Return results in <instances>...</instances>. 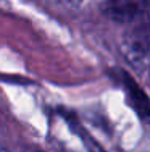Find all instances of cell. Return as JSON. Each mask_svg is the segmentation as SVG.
Returning a JSON list of instances; mask_svg holds the SVG:
<instances>
[{
    "mask_svg": "<svg viewBox=\"0 0 150 152\" xmlns=\"http://www.w3.org/2000/svg\"><path fill=\"white\" fill-rule=\"evenodd\" d=\"M105 12L118 23H133L150 12V0H107Z\"/></svg>",
    "mask_w": 150,
    "mask_h": 152,
    "instance_id": "1",
    "label": "cell"
},
{
    "mask_svg": "<svg viewBox=\"0 0 150 152\" xmlns=\"http://www.w3.org/2000/svg\"><path fill=\"white\" fill-rule=\"evenodd\" d=\"M123 78H121V81H124V84H126L128 88V92H129L131 96V100L134 102L136 108H137L139 113H142L144 117H150V100H147V97L142 94L141 88H139L137 84H134V81H131L129 78H128V75H121Z\"/></svg>",
    "mask_w": 150,
    "mask_h": 152,
    "instance_id": "2",
    "label": "cell"
},
{
    "mask_svg": "<svg viewBox=\"0 0 150 152\" xmlns=\"http://www.w3.org/2000/svg\"><path fill=\"white\" fill-rule=\"evenodd\" d=\"M70 2H74V0H70Z\"/></svg>",
    "mask_w": 150,
    "mask_h": 152,
    "instance_id": "4",
    "label": "cell"
},
{
    "mask_svg": "<svg viewBox=\"0 0 150 152\" xmlns=\"http://www.w3.org/2000/svg\"><path fill=\"white\" fill-rule=\"evenodd\" d=\"M0 152H7V151H5V149H3V147H2V146H0Z\"/></svg>",
    "mask_w": 150,
    "mask_h": 152,
    "instance_id": "3",
    "label": "cell"
}]
</instances>
